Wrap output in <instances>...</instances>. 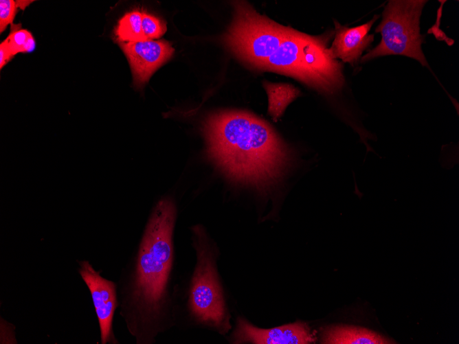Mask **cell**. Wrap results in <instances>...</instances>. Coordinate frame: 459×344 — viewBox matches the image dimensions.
I'll list each match as a JSON object with an SVG mask.
<instances>
[{
    "label": "cell",
    "mask_w": 459,
    "mask_h": 344,
    "mask_svg": "<svg viewBox=\"0 0 459 344\" xmlns=\"http://www.w3.org/2000/svg\"><path fill=\"white\" fill-rule=\"evenodd\" d=\"M321 343L328 344H388L395 342L366 328L350 325H331L321 332Z\"/></svg>",
    "instance_id": "obj_10"
},
{
    "label": "cell",
    "mask_w": 459,
    "mask_h": 344,
    "mask_svg": "<svg viewBox=\"0 0 459 344\" xmlns=\"http://www.w3.org/2000/svg\"><path fill=\"white\" fill-rule=\"evenodd\" d=\"M14 56L5 41L0 44V68L2 69Z\"/></svg>",
    "instance_id": "obj_16"
},
{
    "label": "cell",
    "mask_w": 459,
    "mask_h": 344,
    "mask_svg": "<svg viewBox=\"0 0 459 344\" xmlns=\"http://www.w3.org/2000/svg\"><path fill=\"white\" fill-rule=\"evenodd\" d=\"M142 12L133 10L120 18L115 28V34L120 43L146 40L142 30Z\"/></svg>",
    "instance_id": "obj_12"
},
{
    "label": "cell",
    "mask_w": 459,
    "mask_h": 344,
    "mask_svg": "<svg viewBox=\"0 0 459 344\" xmlns=\"http://www.w3.org/2000/svg\"><path fill=\"white\" fill-rule=\"evenodd\" d=\"M263 86L268 97V113L277 122L300 91L289 84L265 82Z\"/></svg>",
    "instance_id": "obj_11"
},
{
    "label": "cell",
    "mask_w": 459,
    "mask_h": 344,
    "mask_svg": "<svg viewBox=\"0 0 459 344\" xmlns=\"http://www.w3.org/2000/svg\"><path fill=\"white\" fill-rule=\"evenodd\" d=\"M379 17V15H374L368 23L350 28L335 21V35L330 47L333 57L352 65L357 64L363 51L374 40V34L368 32Z\"/></svg>",
    "instance_id": "obj_9"
},
{
    "label": "cell",
    "mask_w": 459,
    "mask_h": 344,
    "mask_svg": "<svg viewBox=\"0 0 459 344\" xmlns=\"http://www.w3.org/2000/svg\"><path fill=\"white\" fill-rule=\"evenodd\" d=\"M78 272L87 285L98 318L101 344H118L113 321L118 308L117 284L102 277L88 260L78 261Z\"/></svg>",
    "instance_id": "obj_6"
},
{
    "label": "cell",
    "mask_w": 459,
    "mask_h": 344,
    "mask_svg": "<svg viewBox=\"0 0 459 344\" xmlns=\"http://www.w3.org/2000/svg\"><path fill=\"white\" fill-rule=\"evenodd\" d=\"M21 24L12 25L10 32L4 40L14 56L32 51L35 47L32 34L27 30L21 29Z\"/></svg>",
    "instance_id": "obj_13"
},
{
    "label": "cell",
    "mask_w": 459,
    "mask_h": 344,
    "mask_svg": "<svg viewBox=\"0 0 459 344\" xmlns=\"http://www.w3.org/2000/svg\"><path fill=\"white\" fill-rule=\"evenodd\" d=\"M209 157L230 180L267 191L286 171L291 155L272 128L240 111L214 113L203 124Z\"/></svg>",
    "instance_id": "obj_3"
},
{
    "label": "cell",
    "mask_w": 459,
    "mask_h": 344,
    "mask_svg": "<svg viewBox=\"0 0 459 344\" xmlns=\"http://www.w3.org/2000/svg\"><path fill=\"white\" fill-rule=\"evenodd\" d=\"M230 337L232 343L309 344L315 341L309 326L303 322L263 329L254 325L241 317L237 318L236 327Z\"/></svg>",
    "instance_id": "obj_7"
},
{
    "label": "cell",
    "mask_w": 459,
    "mask_h": 344,
    "mask_svg": "<svg viewBox=\"0 0 459 344\" xmlns=\"http://www.w3.org/2000/svg\"><path fill=\"white\" fill-rule=\"evenodd\" d=\"M16 4L18 5V8H20L21 9H24L30 3H32V1H16Z\"/></svg>",
    "instance_id": "obj_17"
},
{
    "label": "cell",
    "mask_w": 459,
    "mask_h": 344,
    "mask_svg": "<svg viewBox=\"0 0 459 344\" xmlns=\"http://www.w3.org/2000/svg\"><path fill=\"white\" fill-rule=\"evenodd\" d=\"M18 5L14 0L0 1V31L2 33L16 16Z\"/></svg>",
    "instance_id": "obj_15"
},
{
    "label": "cell",
    "mask_w": 459,
    "mask_h": 344,
    "mask_svg": "<svg viewBox=\"0 0 459 344\" xmlns=\"http://www.w3.org/2000/svg\"><path fill=\"white\" fill-rule=\"evenodd\" d=\"M142 26L146 40L158 38L166 30L165 23L160 19L147 12H142Z\"/></svg>",
    "instance_id": "obj_14"
},
{
    "label": "cell",
    "mask_w": 459,
    "mask_h": 344,
    "mask_svg": "<svg viewBox=\"0 0 459 344\" xmlns=\"http://www.w3.org/2000/svg\"><path fill=\"white\" fill-rule=\"evenodd\" d=\"M129 62L133 83L143 87L154 72L172 56L174 49L165 40H144L137 42L120 43Z\"/></svg>",
    "instance_id": "obj_8"
},
{
    "label": "cell",
    "mask_w": 459,
    "mask_h": 344,
    "mask_svg": "<svg viewBox=\"0 0 459 344\" xmlns=\"http://www.w3.org/2000/svg\"><path fill=\"white\" fill-rule=\"evenodd\" d=\"M427 1H390L383 12V19L376 27L380 32V43L361 61L364 62L386 55H403L428 67L421 45L424 38L420 33V17Z\"/></svg>",
    "instance_id": "obj_5"
},
{
    "label": "cell",
    "mask_w": 459,
    "mask_h": 344,
    "mask_svg": "<svg viewBox=\"0 0 459 344\" xmlns=\"http://www.w3.org/2000/svg\"><path fill=\"white\" fill-rule=\"evenodd\" d=\"M234 7V19L223 41L241 60L290 76L324 93L342 89V65L328 47L331 34L311 36L284 27L244 1H235Z\"/></svg>",
    "instance_id": "obj_2"
},
{
    "label": "cell",
    "mask_w": 459,
    "mask_h": 344,
    "mask_svg": "<svg viewBox=\"0 0 459 344\" xmlns=\"http://www.w3.org/2000/svg\"><path fill=\"white\" fill-rule=\"evenodd\" d=\"M176 218L174 200L161 198L117 284L120 314L136 344H153L160 334L176 326Z\"/></svg>",
    "instance_id": "obj_1"
},
{
    "label": "cell",
    "mask_w": 459,
    "mask_h": 344,
    "mask_svg": "<svg viewBox=\"0 0 459 344\" xmlns=\"http://www.w3.org/2000/svg\"><path fill=\"white\" fill-rule=\"evenodd\" d=\"M196 261L181 297L176 300V325L208 328L225 334L231 329L230 314L216 266L218 250L201 225L192 228Z\"/></svg>",
    "instance_id": "obj_4"
}]
</instances>
